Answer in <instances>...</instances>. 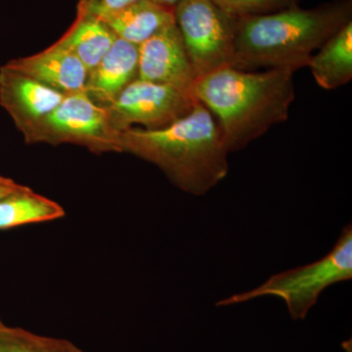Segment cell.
<instances>
[{"instance_id": "6da1fadb", "label": "cell", "mask_w": 352, "mask_h": 352, "mask_svg": "<svg viewBox=\"0 0 352 352\" xmlns=\"http://www.w3.org/2000/svg\"><path fill=\"white\" fill-rule=\"evenodd\" d=\"M294 72L227 67L197 78L194 95L217 119L227 151L244 149L286 122L295 100Z\"/></svg>"}, {"instance_id": "7a4b0ae2", "label": "cell", "mask_w": 352, "mask_h": 352, "mask_svg": "<svg viewBox=\"0 0 352 352\" xmlns=\"http://www.w3.org/2000/svg\"><path fill=\"white\" fill-rule=\"evenodd\" d=\"M120 152L156 164L186 193L203 196L228 175L227 151L214 116L200 101L188 115L159 129L120 131Z\"/></svg>"}, {"instance_id": "3957f363", "label": "cell", "mask_w": 352, "mask_h": 352, "mask_svg": "<svg viewBox=\"0 0 352 352\" xmlns=\"http://www.w3.org/2000/svg\"><path fill=\"white\" fill-rule=\"evenodd\" d=\"M351 0L238 18L235 68L287 69L295 73L308 67L314 51L351 22Z\"/></svg>"}, {"instance_id": "277c9868", "label": "cell", "mask_w": 352, "mask_h": 352, "mask_svg": "<svg viewBox=\"0 0 352 352\" xmlns=\"http://www.w3.org/2000/svg\"><path fill=\"white\" fill-rule=\"evenodd\" d=\"M352 278V227L342 229L330 252L314 263L272 275L261 286L219 300L217 307H228L261 298L275 296L286 303L292 319L303 320L319 296L329 287Z\"/></svg>"}, {"instance_id": "5b68a950", "label": "cell", "mask_w": 352, "mask_h": 352, "mask_svg": "<svg viewBox=\"0 0 352 352\" xmlns=\"http://www.w3.org/2000/svg\"><path fill=\"white\" fill-rule=\"evenodd\" d=\"M175 17L196 80L217 69L235 68L237 17L212 0H180Z\"/></svg>"}, {"instance_id": "8992f818", "label": "cell", "mask_w": 352, "mask_h": 352, "mask_svg": "<svg viewBox=\"0 0 352 352\" xmlns=\"http://www.w3.org/2000/svg\"><path fill=\"white\" fill-rule=\"evenodd\" d=\"M120 131L113 127L107 107L85 91L65 96L52 113L25 136L29 143H72L95 153L120 152Z\"/></svg>"}, {"instance_id": "52a82bcc", "label": "cell", "mask_w": 352, "mask_h": 352, "mask_svg": "<svg viewBox=\"0 0 352 352\" xmlns=\"http://www.w3.org/2000/svg\"><path fill=\"white\" fill-rule=\"evenodd\" d=\"M197 102L195 95L190 92L136 78L107 109L117 131H124L134 124L145 129H159L188 115Z\"/></svg>"}, {"instance_id": "ba28073f", "label": "cell", "mask_w": 352, "mask_h": 352, "mask_svg": "<svg viewBox=\"0 0 352 352\" xmlns=\"http://www.w3.org/2000/svg\"><path fill=\"white\" fill-rule=\"evenodd\" d=\"M138 78L194 94L195 74L175 23L138 46Z\"/></svg>"}, {"instance_id": "9c48e42d", "label": "cell", "mask_w": 352, "mask_h": 352, "mask_svg": "<svg viewBox=\"0 0 352 352\" xmlns=\"http://www.w3.org/2000/svg\"><path fill=\"white\" fill-rule=\"evenodd\" d=\"M66 95L3 66L0 69V105L24 136L63 101Z\"/></svg>"}, {"instance_id": "30bf717a", "label": "cell", "mask_w": 352, "mask_h": 352, "mask_svg": "<svg viewBox=\"0 0 352 352\" xmlns=\"http://www.w3.org/2000/svg\"><path fill=\"white\" fill-rule=\"evenodd\" d=\"M4 66L65 95L85 91L89 74L78 57L58 43L38 54L11 60Z\"/></svg>"}, {"instance_id": "8fae6325", "label": "cell", "mask_w": 352, "mask_h": 352, "mask_svg": "<svg viewBox=\"0 0 352 352\" xmlns=\"http://www.w3.org/2000/svg\"><path fill=\"white\" fill-rule=\"evenodd\" d=\"M138 75V46L117 36L105 56L88 74L85 92L107 107Z\"/></svg>"}, {"instance_id": "7c38bea8", "label": "cell", "mask_w": 352, "mask_h": 352, "mask_svg": "<svg viewBox=\"0 0 352 352\" xmlns=\"http://www.w3.org/2000/svg\"><path fill=\"white\" fill-rule=\"evenodd\" d=\"M100 19L118 38L139 46L168 25L175 24V8L152 0H138Z\"/></svg>"}, {"instance_id": "4fadbf2b", "label": "cell", "mask_w": 352, "mask_h": 352, "mask_svg": "<svg viewBox=\"0 0 352 352\" xmlns=\"http://www.w3.org/2000/svg\"><path fill=\"white\" fill-rule=\"evenodd\" d=\"M315 82L324 89L344 87L352 78V21L328 39L308 64Z\"/></svg>"}, {"instance_id": "5bb4252c", "label": "cell", "mask_w": 352, "mask_h": 352, "mask_svg": "<svg viewBox=\"0 0 352 352\" xmlns=\"http://www.w3.org/2000/svg\"><path fill=\"white\" fill-rule=\"evenodd\" d=\"M116 38L117 36L100 18L78 14L71 29L57 43L78 57L89 73L105 56Z\"/></svg>"}, {"instance_id": "9a60e30c", "label": "cell", "mask_w": 352, "mask_h": 352, "mask_svg": "<svg viewBox=\"0 0 352 352\" xmlns=\"http://www.w3.org/2000/svg\"><path fill=\"white\" fill-rule=\"evenodd\" d=\"M64 208L27 186L0 199V230L62 219Z\"/></svg>"}, {"instance_id": "2e32d148", "label": "cell", "mask_w": 352, "mask_h": 352, "mask_svg": "<svg viewBox=\"0 0 352 352\" xmlns=\"http://www.w3.org/2000/svg\"><path fill=\"white\" fill-rule=\"evenodd\" d=\"M0 352H87L73 342L6 325L0 317Z\"/></svg>"}, {"instance_id": "e0dca14e", "label": "cell", "mask_w": 352, "mask_h": 352, "mask_svg": "<svg viewBox=\"0 0 352 352\" xmlns=\"http://www.w3.org/2000/svg\"><path fill=\"white\" fill-rule=\"evenodd\" d=\"M234 17L266 15L298 6L300 0H212Z\"/></svg>"}, {"instance_id": "ac0fdd59", "label": "cell", "mask_w": 352, "mask_h": 352, "mask_svg": "<svg viewBox=\"0 0 352 352\" xmlns=\"http://www.w3.org/2000/svg\"><path fill=\"white\" fill-rule=\"evenodd\" d=\"M135 1L138 0H80L78 14L101 18Z\"/></svg>"}, {"instance_id": "d6986e66", "label": "cell", "mask_w": 352, "mask_h": 352, "mask_svg": "<svg viewBox=\"0 0 352 352\" xmlns=\"http://www.w3.org/2000/svg\"><path fill=\"white\" fill-rule=\"evenodd\" d=\"M24 185L14 182L11 178L0 175V199L11 195L14 192L23 188Z\"/></svg>"}, {"instance_id": "ffe728a7", "label": "cell", "mask_w": 352, "mask_h": 352, "mask_svg": "<svg viewBox=\"0 0 352 352\" xmlns=\"http://www.w3.org/2000/svg\"><path fill=\"white\" fill-rule=\"evenodd\" d=\"M152 1L156 2V3L160 4V6L175 8V6L180 0H152Z\"/></svg>"}, {"instance_id": "44dd1931", "label": "cell", "mask_w": 352, "mask_h": 352, "mask_svg": "<svg viewBox=\"0 0 352 352\" xmlns=\"http://www.w3.org/2000/svg\"><path fill=\"white\" fill-rule=\"evenodd\" d=\"M342 347L344 351H346V352H352V340L349 339L342 342Z\"/></svg>"}]
</instances>
